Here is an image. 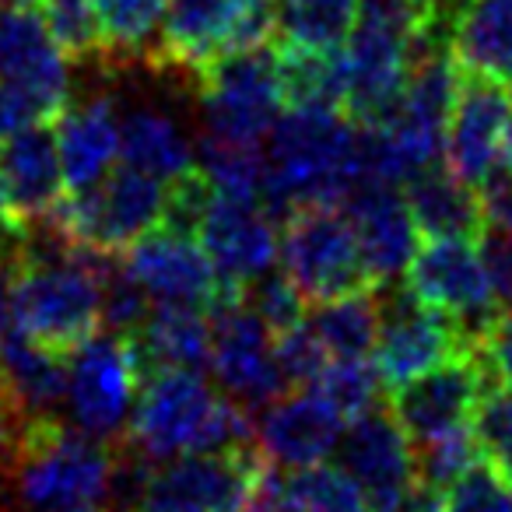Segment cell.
Returning a JSON list of instances; mask_svg holds the SVG:
<instances>
[{"label": "cell", "instance_id": "e0dca14e", "mask_svg": "<svg viewBox=\"0 0 512 512\" xmlns=\"http://www.w3.org/2000/svg\"><path fill=\"white\" fill-rule=\"evenodd\" d=\"M0 81L18 88L39 123H57L71 106L67 57L53 43L39 8L0 11Z\"/></svg>", "mask_w": 512, "mask_h": 512}, {"label": "cell", "instance_id": "1f68e13d", "mask_svg": "<svg viewBox=\"0 0 512 512\" xmlns=\"http://www.w3.org/2000/svg\"><path fill=\"white\" fill-rule=\"evenodd\" d=\"M309 323H313L323 348L330 351V358H365L376 348L379 323H383L379 288H365V292L323 302Z\"/></svg>", "mask_w": 512, "mask_h": 512}, {"label": "cell", "instance_id": "836d02e7", "mask_svg": "<svg viewBox=\"0 0 512 512\" xmlns=\"http://www.w3.org/2000/svg\"><path fill=\"white\" fill-rule=\"evenodd\" d=\"M358 0H278V29L288 43L341 50Z\"/></svg>", "mask_w": 512, "mask_h": 512}, {"label": "cell", "instance_id": "60d3db41", "mask_svg": "<svg viewBox=\"0 0 512 512\" xmlns=\"http://www.w3.org/2000/svg\"><path fill=\"white\" fill-rule=\"evenodd\" d=\"M414 453H418V481L442 495L463 470L477 463V442L470 428H460V432L439 435L425 446H414Z\"/></svg>", "mask_w": 512, "mask_h": 512}, {"label": "cell", "instance_id": "ee69618b", "mask_svg": "<svg viewBox=\"0 0 512 512\" xmlns=\"http://www.w3.org/2000/svg\"><path fill=\"white\" fill-rule=\"evenodd\" d=\"M481 260L488 267L491 288L502 309H512V232H484L481 235Z\"/></svg>", "mask_w": 512, "mask_h": 512}, {"label": "cell", "instance_id": "d590c367", "mask_svg": "<svg viewBox=\"0 0 512 512\" xmlns=\"http://www.w3.org/2000/svg\"><path fill=\"white\" fill-rule=\"evenodd\" d=\"M316 393L330 400L337 414L344 421L362 418L365 411H372L379 400V372L365 358H330L323 365L320 379L313 383Z\"/></svg>", "mask_w": 512, "mask_h": 512}, {"label": "cell", "instance_id": "44dd1931", "mask_svg": "<svg viewBox=\"0 0 512 512\" xmlns=\"http://www.w3.org/2000/svg\"><path fill=\"white\" fill-rule=\"evenodd\" d=\"M0 183L22 228V239L39 228L64 200V169H60L57 134L46 123L25 127L0 141Z\"/></svg>", "mask_w": 512, "mask_h": 512}, {"label": "cell", "instance_id": "ac0fdd59", "mask_svg": "<svg viewBox=\"0 0 512 512\" xmlns=\"http://www.w3.org/2000/svg\"><path fill=\"white\" fill-rule=\"evenodd\" d=\"M197 242L211 256L221 281L246 292L249 281L267 274L281 253L278 225L264 200H239L214 193L197 221Z\"/></svg>", "mask_w": 512, "mask_h": 512}, {"label": "cell", "instance_id": "4316f807", "mask_svg": "<svg viewBox=\"0 0 512 512\" xmlns=\"http://www.w3.org/2000/svg\"><path fill=\"white\" fill-rule=\"evenodd\" d=\"M404 186V200L414 214V225L428 239H481L484 235L477 190L456 179L446 165H428Z\"/></svg>", "mask_w": 512, "mask_h": 512}, {"label": "cell", "instance_id": "7bdbcfd3", "mask_svg": "<svg viewBox=\"0 0 512 512\" xmlns=\"http://www.w3.org/2000/svg\"><path fill=\"white\" fill-rule=\"evenodd\" d=\"M477 351L488 365L491 383L512 390V309H502L491 320V327L477 337Z\"/></svg>", "mask_w": 512, "mask_h": 512}, {"label": "cell", "instance_id": "e575fe53", "mask_svg": "<svg viewBox=\"0 0 512 512\" xmlns=\"http://www.w3.org/2000/svg\"><path fill=\"white\" fill-rule=\"evenodd\" d=\"M39 15L71 64H102V29L95 0H39Z\"/></svg>", "mask_w": 512, "mask_h": 512}, {"label": "cell", "instance_id": "277c9868", "mask_svg": "<svg viewBox=\"0 0 512 512\" xmlns=\"http://www.w3.org/2000/svg\"><path fill=\"white\" fill-rule=\"evenodd\" d=\"M264 155L267 207L344 204L362 190V130L341 109H288Z\"/></svg>", "mask_w": 512, "mask_h": 512}, {"label": "cell", "instance_id": "7a4b0ae2", "mask_svg": "<svg viewBox=\"0 0 512 512\" xmlns=\"http://www.w3.org/2000/svg\"><path fill=\"white\" fill-rule=\"evenodd\" d=\"M120 439H95L78 425L36 418L0 467L18 512H116Z\"/></svg>", "mask_w": 512, "mask_h": 512}, {"label": "cell", "instance_id": "83f0119b", "mask_svg": "<svg viewBox=\"0 0 512 512\" xmlns=\"http://www.w3.org/2000/svg\"><path fill=\"white\" fill-rule=\"evenodd\" d=\"M120 155L127 165L155 179H176L193 169V144L172 113L158 106H134L120 116Z\"/></svg>", "mask_w": 512, "mask_h": 512}, {"label": "cell", "instance_id": "cb8c5ba5", "mask_svg": "<svg viewBox=\"0 0 512 512\" xmlns=\"http://www.w3.org/2000/svg\"><path fill=\"white\" fill-rule=\"evenodd\" d=\"M67 355L25 341L22 334L8 337L0 348V397L22 418H53L67 400Z\"/></svg>", "mask_w": 512, "mask_h": 512}, {"label": "cell", "instance_id": "5b68a950", "mask_svg": "<svg viewBox=\"0 0 512 512\" xmlns=\"http://www.w3.org/2000/svg\"><path fill=\"white\" fill-rule=\"evenodd\" d=\"M278 32V0H169L144 64L197 81L232 53L260 50Z\"/></svg>", "mask_w": 512, "mask_h": 512}, {"label": "cell", "instance_id": "f546056e", "mask_svg": "<svg viewBox=\"0 0 512 512\" xmlns=\"http://www.w3.org/2000/svg\"><path fill=\"white\" fill-rule=\"evenodd\" d=\"M278 81L281 102L288 109H341L344 113V71L341 50H316V46L281 43Z\"/></svg>", "mask_w": 512, "mask_h": 512}, {"label": "cell", "instance_id": "f1b7e54d", "mask_svg": "<svg viewBox=\"0 0 512 512\" xmlns=\"http://www.w3.org/2000/svg\"><path fill=\"white\" fill-rule=\"evenodd\" d=\"M260 495L271 512H372L362 488L344 474V467H302L281 474V467H267Z\"/></svg>", "mask_w": 512, "mask_h": 512}, {"label": "cell", "instance_id": "5bb4252c", "mask_svg": "<svg viewBox=\"0 0 512 512\" xmlns=\"http://www.w3.org/2000/svg\"><path fill=\"white\" fill-rule=\"evenodd\" d=\"M474 348V337L439 309L425 306L414 295L400 292L383 306L372 365L379 372V383L386 390H400L411 379L446 365L449 358Z\"/></svg>", "mask_w": 512, "mask_h": 512}, {"label": "cell", "instance_id": "4dcf8cb0", "mask_svg": "<svg viewBox=\"0 0 512 512\" xmlns=\"http://www.w3.org/2000/svg\"><path fill=\"white\" fill-rule=\"evenodd\" d=\"M169 0H95V15L102 29V64L127 71L144 64L158 36Z\"/></svg>", "mask_w": 512, "mask_h": 512}, {"label": "cell", "instance_id": "52a82bcc", "mask_svg": "<svg viewBox=\"0 0 512 512\" xmlns=\"http://www.w3.org/2000/svg\"><path fill=\"white\" fill-rule=\"evenodd\" d=\"M278 256L292 285L313 306L376 288L344 204L292 207L285 232H281Z\"/></svg>", "mask_w": 512, "mask_h": 512}, {"label": "cell", "instance_id": "30bf717a", "mask_svg": "<svg viewBox=\"0 0 512 512\" xmlns=\"http://www.w3.org/2000/svg\"><path fill=\"white\" fill-rule=\"evenodd\" d=\"M71 358V376H67L71 421L95 439H123L144 379L130 334H113V330L95 334Z\"/></svg>", "mask_w": 512, "mask_h": 512}, {"label": "cell", "instance_id": "8992f818", "mask_svg": "<svg viewBox=\"0 0 512 512\" xmlns=\"http://www.w3.org/2000/svg\"><path fill=\"white\" fill-rule=\"evenodd\" d=\"M162 218V179L148 176L134 165H120V169H109L88 190L67 193L57 204V211L39 225V232H50L53 239L67 242V246L123 256L144 232L162 225Z\"/></svg>", "mask_w": 512, "mask_h": 512}, {"label": "cell", "instance_id": "b9f144b4", "mask_svg": "<svg viewBox=\"0 0 512 512\" xmlns=\"http://www.w3.org/2000/svg\"><path fill=\"white\" fill-rule=\"evenodd\" d=\"M274 355H278V369L288 386H313L320 379L323 365L330 362V351L316 337L313 323L302 320L299 327L274 334Z\"/></svg>", "mask_w": 512, "mask_h": 512}, {"label": "cell", "instance_id": "f907efd6", "mask_svg": "<svg viewBox=\"0 0 512 512\" xmlns=\"http://www.w3.org/2000/svg\"><path fill=\"white\" fill-rule=\"evenodd\" d=\"M0 512H18V509L11 502H0Z\"/></svg>", "mask_w": 512, "mask_h": 512}, {"label": "cell", "instance_id": "d6986e66", "mask_svg": "<svg viewBox=\"0 0 512 512\" xmlns=\"http://www.w3.org/2000/svg\"><path fill=\"white\" fill-rule=\"evenodd\" d=\"M341 467L362 488L372 512H390L418 484V453L390 411H365L337 442Z\"/></svg>", "mask_w": 512, "mask_h": 512}, {"label": "cell", "instance_id": "8d00e7d4", "mask_svg": "<svg viewBox=\"0 0 512 512\" xmlns=\"http://www.w3.org/2000/svg\"><path fill=\"white\" fill-rule=\"evenodd\" d=\"M477 453L512 484V390L488 386L470 418Z\"/></svg>", "mask_w": 512, "mask_h": 512}, {"label": "cell", "instance_id": "484cf974", "mask_svg": "<svg viewBox=\"0 0 512 512\" xmlns=\"http://www.w3.org/2000/svg\"><path fill=\"white\" fill-rule=\"evenodd\" d=\"M211 320L200 306L158 302L137 334H130L144 376L155 369H204L211 362Z\"/></svg>", "mask_w": 512, "mask_h": 512}, {"label": "cell", "instance_id": "7dc6e473", "mask_svg": "<svg viewBox=\"0 0 512 512\" xmlns=\"http://www.w3.org/2000/svg\"><path fill=\"white\" fill-rule=\"evenodd\" d=\"M18 239H0V348L8 341V320H11V260H15Z\"/></svg>", "mask_w": 512, "mask_h": 512}, {"label": "cell", "instance_id": "3957f363", "mask_svg": "<svg viewBox=\"0 0 512 512\" xmlns=\"http://www.w3.org/2000/svg\"><path fill=\"white\" fill-rule=\"evenodd\" d=\"M253 421L228 393H214L197 369H155L130 411L123 442L151 463L218 453L253 442Z\"/></svg>", "mask_w": 512, "mask_h": 512}, {"label": "cell", "instance_id": "ab89813d", "mask_svg": "<svg viewBox=\"0 0 512 512\" xmlns=\"http://www.w3.org/2000/svg\"><path fill=\"white\" fill-rule=\"evenodd\" d=\"M246 302L253 306V313L271 327V334H285V330L299 327L306 320V295L292 285L285 271L260 274L256 281L246 285Z\"/></svg>", "mask_w": 512, "mask_h": 512}, {"label": "cell", "instance_id": "f35d334b", "mask_svg": "<svg viewBox=\"0 0 512 512\" xmlns=\"http://www.w3.org/2000/svg\"><path fill=\"white\" fill-rule=\"evenodd\" d=\"M442 512H512V488L491 463H474L442 491Z\"/></svg>", "mask_w": 512, "mask_h": 512}, {"label": "cell", "instance_id": "d6a6232c", "mask_svg": "<svg viewBox=\"0 0 512 512\" xmlns=\"http://www.w3.org/2000/svg\"><path fill=\"white\" fill-rule=\"evenodd\" d=\"M200 172L211 179L214 193L239 200H260L267 186V155L260 144L232 141V137L200 134L197 144Z\"/></svg>", "mask_w": 512, "mask_h": 512}, {"label": "cell", "instance_id": "ba28073f", "mask_svg": "<svg viewBox=\"0 0 512 512\" xmlns=\"http://www.w3.org/2000/svg\"><path fill=\"white\" fill-rule=\"evenodd\" d=\"M267 460L256 442L218 453H186L155 463L127 512H242L264 481Z\"/></svg>", "mask_w": 512, "mask_h": 512}, {"label": "cell", "instance_id": "8fae6325", "mask_svg": "<svg viewBox=\"0 0 512 512\" xmlns=\"http://www.w3.org/2000/svg\"><path fill=\"white\" fill-rule=\"evenodd\" d=\"M404 292L453 316L474 344L502 313L474 239H428L418 246L404 271Z\"/></svg>", "mask_w": 512, "mask_h": 512}, {"label": "cell", "instance_id": "c3c4849f", "mask_svg": "<svg viewBox=\"0 0 512 512\" xmlns=\"http://www.w3.org/2000/svg\"><path fill=\"white\" fill-rule=\"evenodd\" d=\"M0 239H22V228H18L15 211H11V204H8L4 183H0Z\"/></svg>", "mask_w": 512, "mask_h": 512}, {"label": "cell", "instance_id": "9c48e42d", "mask_svg": "<svg viewBox=\"0 0 512 512\" xmlns=\"http://www.w3.org/2000/svg\"><path fill=\"white\" fill-rule=\"evenodd\" d=\"M193 92L204 116V134L232 137V141L260 144L281 113V81H278V53L271 46L232 53L207 67Z\"/></svg>", "mask_w": 512, "mask_h": 512}, {"label": "cell", "instance_id": "d4e9b609", "mask_svg": "<svg viewBox=\"0 0 512 512\" xmlns=\"http://www.w3.org/2000/svg\"><path fill=\"white\" fill-rule=\"evenodd\" d=\"M449 50L463 71L512 81V0H456Z\"/></svg>", "mask_w": 512, "mask_h": 512}, {"label": "cell", "instance_id": "ffe728a7", "mask_svg": "<svg viewBox=\"0 0 512 512\" xmlns=\"http://www.w3.org/2000/svg\"><path fill=\"white\" fill-rule=\"evenodd\" d=\"M344 435V418L316 390H292L264 407L256 446L274 467L302 470L323 463Z\"/></svg>", "mask_w": 512, "mask_h": 512}, {"label": "cell", "instance_id": "74e56055", "mask_svg": "<svg viewBox=\"0 0 512 512\" xmlns=\"http://www.w3.org/2000/svg\"><path fill=\"white\" fill-rule=\"evenodd\" d=\"M151 313V295L137 285L120 256H113L102 274V327L113 334H137Z\"/></svg>", "mask_w": 512, "mask_h": 512}, {"label": "cell", "instance_id": "4fadbf2b", "mask_svg": "<svg viewBox=\"0 0 512 512\" xmlns=\"http://www.w3.org/2000/svg\"><path fill=\"white\" fill-rule=\"evenodd\" d=\"M127 271L137 285L158 302H179V306H200L207 313L246 299L242 288H232L214 271L211 256L197 242V235L179 228L158 225L144 232L123 256Z\"/></svg>", "mask_w": 512, "mask_h": 512}, {"label": "cell", "instance_id": "603a6c76", "mask_svg": "<svg viewBox=\"0 0 512 512\" xmlns=\"http://www.w3.org/2000/svg\"><path fill=\"white\" fill-rule=\"evenodd\" d=\"M57 151L64 186L71 193L99 183L120 155V113L113 95H88L57 116Z\"/></svg>", "mask_w": 512, "mask_h": 512}, {"label": "cell", "instance_id": "2e32d148", "mask_svg": "<svg viewBox=\"0 0 512 512\" xmlns=\"http://www.w3.org/2000/svg\"><path fill=\"white\" fill-rule=\"evenodd\" d=\"M488 386L491 372L474 344L470 351L449 358L439 369L393 390L390 414L397 418V425L404 428L414 446H425V442L439 439V435L470 428L474 407Z\"/></svg>", "mask_w": 512, "mask_h": 512}, {"label": "cell", "instance_id": "7402d4cb", "mask_svg": "<svg viewBox=\"0 0 512 512\" xmlns=\"http://www.w3.org/2000/svg\"><path fill=\"white\" fill-rule=\"evenodd\" d=\"M344 211L355 225L376 288L404 278L411 256L418 253V225L407 200L393 193V186H362L344 200Z\"/></svg>", "mask_w": 512, "mask_h": 512}, {"label": "cell", "instance_id": "681fc988", "mask_svg": "<svg viewBox=\"0 0 512 512\" xmlns=\"http://www.w3.org/2000/svg\"><path fill=\"white\" fill-rule=\"evenodd\" d=\"M4 8H39V0H0Z\"/></svg>", "mask_w": 512, "mask_h": 512}, {"label": "cell", "instance_id": "f6af8a7d", "mask_svg": "<svg viewBox=\"0 0 512 512\" xmlns=\"http://www.w3.org/2000/svg\"><path fill=\"white\" fill-rule=\"evenodd\" d=\"M477 200H481L484 228L512 232V162L495 169L477 186Z\"/></svg>", "mask_w": 512, "mask_h": 512}, {"label": "cell", "instance_id": "7c38bea8", "mask_svg": "<svg viewBox=\"0 0 512 512\" xmlns=\"http://www.w3.org/2000/svg\"><path fill=\"white\" fill-rule=\"evenodd\" d=\"M512 162V92L502 78L463 71L446 130V169L481 186Z\"/></svg>", "mask_w": 512, "mask_h": 512}, {"label": "cell", "instance_id": "9a60e30c", "mask_svg": "<svg viewBox=\"0 0 512 512\" xmlns=\"http://www.w3.org/2000/svg\"><path fill=\"white\" fill-rule=\"evenodd\" d=\"M211 372L218 386L246 411L267 407L288 393L274 355V334L246 299L228 302L211 313Z\"/></svg>", "mask_w": 512, "mask_h": 512}, {"label": "cell", "instance_id": "6da1fadb", "mask_svg": "<svg viewBox=\"0 0 512 512\" xmlns=\"http://www.w3.org/2000/svg\"><path fill=\"white\" fill-rule=\"evenodd\" d=\"M113 253L67 246L50 232L15 242L11 320L25 341L74 355L102 330V274Z\"/></svg>", "mask_w": 512, "mask_h": 512}, {"label": "cell", "instance_id": "bcb514c9", "mask_svg": "<svg viewBox=\"0 0 512 512\" xmlns=\"http://www.w3.org/2000/svg\"><path fill=\"white\" fill-rule=\"evenodd\" d=\"M36 113L29 102L18 95V88H11L8 81H0V141L25 127H36Z\"/></svg>", "mask_w": 512, "mask_h": 512}]
</instances>
